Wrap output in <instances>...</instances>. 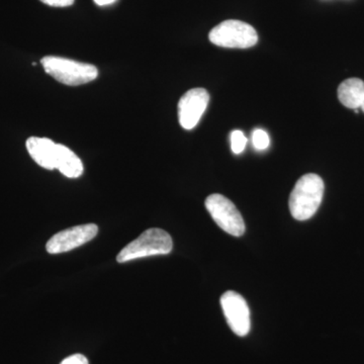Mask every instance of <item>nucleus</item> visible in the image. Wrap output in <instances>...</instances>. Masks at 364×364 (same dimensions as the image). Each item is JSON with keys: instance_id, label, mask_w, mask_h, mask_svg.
<instances>
[{"instance_id": "1", "label": "nucleus", "mask_w": 364, "mask_h": 364, "mask_svg": "<svg viewBox=\"0 0 364 364\" xmlns=\"http://www.w3.org/2000/svg\"><path fill=\"white\" fill-rule=\"evenodd\" d=\"M324 181L317 174L301 176L289 196V210L294 219L306 221L317 213L324 196Z\"/></svg>"}, {"instance_id": "2", "label": "nucleus", "mask_w": 364, "mask_h": 364, "mask_svg": "<svg viewBox=\"0 0 364 364\" xmlns=\"http://www.w3.org/2000/svg\"><path fill=\"white\" fill-rule=\"evenodd\" d=\"M172 248L173 242L171 236L164 230L152 228L121 250L117 254V261L124 263L149 256L166 255L171 252Z\"/></svg>"}, {"instance_id": "3", "label": "nucleus", "mask_w": 364, "mask_h": 364, "mask_svg": "<svg viewBox=\"0 0 364 364\" xmlns=\"http://www.w3.org/2000/svg\"><path fill=\"white\" fill-rule=\"evenodd\" d=\"M41 63L46 73L66 85H86L98 76L97 67L61 57L46 56L41 60Z\"/></svg>"}, {"instance_id": "4", "label": "nucleus", "mask_w": 364, "mask_h": 364, "mask_svg": "<svg viewBox=\"0 0 364 364\" xmlns=\"http://www.w3.org/2000/svg\"><path fill=\"white\" fill-rule=\"evenodd\" d=\"M208 39L219 47L247 49L257 44L258 35L255 28L249 23L229 20L215 26L210 31Z\"/></svg>"}, {"instance_id": "5", "label": "nucleus", "mask_w": 364, "mask_h": 364, "mask_svg": "<svg viewBox=\"0 0 364 364\" xmlns=\"http://www.w3.org/2000/svg\"><path fill=\"white\" fill-rule=\"evenodd\" d=\"M205 208L222 230L232 236L240 237L245 233V223L238 208L226 196L214 193L205 200Z\"/></svg>"}, {"instance_id": "6", "label": "nucleus", "mask_w": 364, "mask_h": 364, "mask_svg": "<svg viewBox=\"0 0 364 364\" xmlns=\"http://www.w3.org/2000/svg\"><path fill=\"white\" fill-rule=\"evenodd\" d=\"M98 233V227L95 224L80 225L69 228L55 234L47 242L46 249L50 254L68 252L80 247L95 239Z\"/></svg>"}, {"instance_id": "7", "label": "nucleus", "mask_w": 364, "mask_h": 364, "mask_svg": "<svg viewBox=\"0 0 364 364\" xmlns=\"http://www.w3.org/2000/svg\"><path fill=\"white\" fill-rule=\"evenodd\" d=\"M223 312L232 331L238 336H246L250 331V310L245 299L233 291L221 296Z\"/></svg>"}, {"instance_id": "8", "label": "nucleus", "mask_w": 364, "mask_h": 364, "mask_svg": "<svg viewBox=\"0 0 364 364\" xmlns=\"http://www.w3.org/2000/svg\"><path fill=\"white\" fill-rule=\"evenodd\" d=\"M208 102L210 95L205 88H193L183 95L178 102V119L182 128H196L207 109Z\"/></svg>"}, {"instance_id": "9", "label": "nucleus", "mask_w": 364, "mask_h": 364, "mask_svg": "<svg viewBox=\"0 0 364 364\" xmlns=\"http://www.w3.org/2000/svg\"><path fill=\"white\" fill-rule=\"evenodd\" d=\"M26 149L41 167L48 170L56 169V143L50 139L31 136L26 140Z\"/></svg>"}, {"instance_id": "10", "label": "nucleus", "mask_w": 364, "mask_h": 364, "mask_svg": "<svg viewBox=\"0 0 364 364\" xmlns=\"http://www.w3.org/2000/svg\"><path fill=\"white\" fill-rule=\"evenodd\" d=\"M56 169L68 178H78L82 176L83 164L73 151L66 146L57 144Z\"/></svg>"}, {"instance_id": "11", "label": "nucleus", "mask_w": 364, "mask_h": 364, "mask_svg": "<svg viewBox=\"0 0 364 364\" xmlns=\"http://www.w3.org/2000/svg\"><path fill=\"white\" fill-rule=\"evenodd\" d=\"M364 82L359 78L344 80L338 87L340 102L348 109H358L363 104Z\"/></svg>"}, {"instance_id": "12", "label": "nucleus", "mask_w": 364, "mask_h": 364, "mask_svg": "<svg viewBox=\"0 0 364 364\" xmlns=\"http://www.w3.org/2000/svg\"><path fill=\"white\" fill-rule=\"evenodd\" d=\"M247 138L242 131H234L231 134V147L235 154H240L245 149Z\"/></svg>"}, {"instance_id": "13", "label": "nucleus", "mask_w": 364, "mask_h": 364, "mask_svg": "<svg viewBox=\"0 0 364 364\" xmlns=\"http://www.w3.org/2000/svg\"><path fill=\"white\" fill-rule=\"evenodd\" d=\"M252 143L257 150H265L269 146V136L267 132L256 129L252 133Z\"/></svg>"}, {"instance_id": "14", "label": "nucleus", "mask_w": 364, "mask_h": 364, "mask_svg": "<svg viewBox=\"0 0 364 364\" xmlns=\"http://www.w3.org/2000/svg\"><path fill=\"white\" fill-rule=\"evenodd\" d=\"M60 364H90L88 359L82 354H73L64 359Z\"/></svg>"}, {"instance_id": "15", "label": "nucleus", "mask_w": 364, "mask_h": 364, "mask_svg": "<svg viewBox=\"0 0 364 364\" xmlns=\"http://www.w3.org/2000/svg\"><path fill=\"white\" fill-rule=\"evenodd\" d=\"M43 4L49 6L67 7L74 4V0H40Z\"/></svg>"}, {"instance_id": "16", "label": "nucleus", "mask_w": 364, "mask_h": 364, "mask_svg": "<svg viewBox=\"0 0 364 364\" xmlns=\"http://www.w3.org/2000/svg\"><path fill=\"white\" fill-rule=\"evenodd\" d=\"M95 4L100 6H109V4H114L117 0H93Z\"/></svg>"}, {"instance_id": "17", "label": "nucleus", "mask_w": 364, "mask_h": 364, "mask_svg": "<svg viewBox=\"0 0 364 364\" xmlns=\"http://www.w3.org/2000/svg\"><path fill=\"white\" fill-rule=\"evenodd\" d=\"M360 109H363V111L364 112V97H363V104H361Z\"/></svg>"}]
</instances>
